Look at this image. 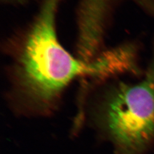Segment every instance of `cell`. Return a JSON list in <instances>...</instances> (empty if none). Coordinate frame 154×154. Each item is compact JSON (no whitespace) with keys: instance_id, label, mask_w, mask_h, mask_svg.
Returning a JSON list of instances; mask_svg holds the SVG:
<instances>
[{"instance_id":"cell-1","label":"cell","mask_w":154,"mask_h":154,"mask_svg":"<svg viewBox=\"0 0 154 154\" xmlns=\"http://www.w3.org/2000/svg\"><path fill=\"white\" fill-rule=\"evenodd\" d=\"M61 1L43 0L14 51V80L26 97L46 105L78 77L141 74L137 42H126L106 50L92 61L71 54L57 35L56 17Z\"/></svg>"},{"instance_id":"cell-2","label":"cell","mask_w":154,"mask_h":154,"mask_svg":"<svg viewBox=\"0 0 154 154\" xmlns=\"http://www.w3.org/2000/svg\"><path fill=\"white\" fill-rule=\"evenodd\" d=\"M105 122L123 154H142L154 143V42L144 78L116 86L106 106Z\"/></svg>"},{"instance_id":"cell-3","label":"cell","mask_w":154,"mask_h":154,"mask_svg":"<svg viewBox=\"0 0 154 154\" xmlns=\"http://www.w3.org/2000/svg\"><path fill=\"white\" fill-rule=\"evenodd\" d=\"M30 0H1L4 3L6 4H9V5H22L24 4L28 1H29Z\"/></svg>"}]
</instances>
